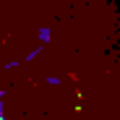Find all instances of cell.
<instances>
[{"label":"cell","mask_w":120,"mask_h":120,"mask_svg":"<svg viewBox=\"0 0 120 120\" xmlns=\"http://www.w3.org/2000/svg\"><path fill=\"white\" fill-rule=\"evenodd\" d=\"M39 42H50V29H39Z\"/></svg>","instance_id":"cell-1"}]
</instances>
